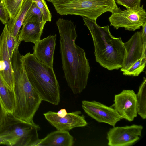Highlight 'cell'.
<instances>
[{"instance_id":"6da1fadb","label":"cell","mask_w":146,"mask_h":146,"mask_svg":"<svg viewBox=\"0 0 146 146\" xmlns=\"http://www.w3.org/2000/svg\"><path fill=\"white\" fill-rule=\"evenodd\" d=\"M60 36V50L64 78L74 94L86 88L90 68L84 50L75 43L76 27L71 20L60 18L56 21Z\"/></svg>"},{"instance_id":"7a4b0ae2","label":"cell","mask_w":146,"mask_h":146,"mask_svg":"<svg viewBox=\"0 0 146 146\" xmlns=\"http://www.w3.org/2000/svg\"><path fill=\"white\" fill-rule=\"evenodd\" d=\"M19 48L11 59L13 70L15 105L13 114L27 123L34 124L33 117L42 101L29 82L23 68Z\"/></svg>"},{"instance_id":"3957f363","label":"cell","mask_w":146,"mask_h":146,"mask_svg":"<svg viewBox=\"0 0 146 146\" xmlns=\"http://www.w3.org/2000/svg\"><path fill=\"white\" fill-rule=\"evenodd\" d=\"M83 19L92 37L96 61L108 70L121 68L125 53L121 38L113 36L108 25L101 27L97 24L96 20L84 17Z\"/></svg>"},{"instance_id":"277c9868","label":"cell","mask_w":146,"mask_h":146,"mask_svg":"<svg viewBox=\"0 0 146 146\" xmlns=\"http://www.w3.org/2000/svg\"><path fill=\"white\" fill-rule=\"evenodd\" d=\"M21 60L29 82L42 100L58 105L60 86L53 68L40 62L30 52L22 56Z\"/></svg>"},{"instance_id":"5b68a950","label":"cell","mask_w":146,"mask_h":146,"mask_svg":"<svg viewBox=\"0 0 146 146\" xmlns=\"http://www.w3.org/2000/svg\"><path fill=\"white\" fill-rule=\"evenodd\" d=\"M52 3L61 15H77L95 20L104 13H112L119 8L115 0H56Z\"/></svg>"},{"instance_id":"8992f818","label":"cell","mask_w":146,"mask_h":146,"mask_svg":"<svg viewBox=\"0 0 146 146\" xmlns=\"http://www.w3.org/2000/svg\"><path fill=\"white\" fill-rule=\"evenodd\" d=\"M39 126L24 121L7 113L0 127V133L5 135L10 146H37L39 141L38 131Z\"/></svg>"},{"instance_id":"52a82bcc","label":"cell","mask_w":146,"mask_h":146,"mask_svg":"<svg viewBox=\"0 0 146 146\" xmlns=\"http://www.w3.org/2000/svg\"><path fill=\"white\" fill-rule=\"evenodd\" d=\"M110 25L116 29L121 27L135 31L142 26L146 21V13L143 5L135 9L122 10L119 8L112 13L109 18Z\"/></svg>"},{"instance_id":"ba28073f","label":"cell","mask_w":146,"mask_h":146,"mask_svg":"<svg viewBox=\"0 0 146 146\" xmlns=\"http://www.w3.org/2000/svg\"><path fill=\"white\" fill-rule=\"evenodd\" d=\"M143 127L133 124L124 127H113L107 133L106 138L110 146H129L138 140Z\"/></svg>"},{"instance_id":"9c48e42d","label":"cell","mask_w":146,"mask_h":146,"mask_svg":"<svg viewBox=\"0 0 146 146\" xmlns=\"http://www.w3.org/2000/svg\"><path fill=\"white\" fill-rule=\"evenodd\" d=\"M82 107L89 116L99 123L113 127L122 119L115 109L96 101H82Z\"/></svg>"},{"instance_id":"30bf717a","label":"cell","mask_w":146,"mask_h":146,"mask_svg":"<svg viewBox=\"0 0 146 146\" xmlns=\"http://www.w3.org/2000/svg\"><path fill=\"white\" fill-rule=\"evenodd\" d=\"M111 106L122 119L133 121L137 116L136 94L133 90H123L115 95Z\"/></svg>"},{"instance_id":"8fae6325","label":"cell","mask_w":146,"mask_h":146,"mask_svg":"<svg viewBox=\"0 0 146 146\" xmlns=\"http://www.w3.org/2000/svg\"><path fill=\"white\" fill-rule=\"evenodd\" d=\"M80 111L70 113L62 117L58 116L56 112L49 111L43 114L46 119L57 130L68 131L77 127L86 126L88 123Z\"/></svg>"},{"instance_id":"7c38bea8","label":"cell","mask_w":146,"mask_h":146,"mask_svg":"<svg viewBox=\"0 0 146 146\" xmlns=\"http://www.w3.org/2000/svg\"><path fill=\"white\" fill-rule=\"evenodd\" d=\"M7 24L0 36V76L7 88L13 91V70L6 43Z\"/></svg>"},{"instance_id":"4fadbf2b","label":"cell","mask_w":146,"mask_h":146,"mask_svg":"<svg viewBox=\"0 0 146 146\" xmlns=\"http://www.w3.org/2000/svg\"><path fill=\"white\" fill-rule=\"evenodd\" d=\"M56 35H50L40 40L33 47V55L38 61L53 68Z\"/></svg>"},{"instance_id":"5bb4252c","label":"cell","mask_w":146,"mask_h":146,"mask_svg":"<svg viewBox=\"0 0 146 146\" xmlns=\"http://www.w3.org/2000/svg\"><path fill=\"white\" fill-rule=\"evenodd\" d=\"M125 53L121 71L129 68L141 57L143 45L141 32H135L126 42H124Z\"/></svg>"},{"instance_id":"9a60e30c","label":"cell","mask_w":146,"mask_h":146,"mask_svg":"<svg viewBox=\"0 0 146 146\" xmlns=\"http://www.w3.org/2000/svg\"><path fill=\"white\" fill-rule=\"evenodd\" d=\"M74 142L73 137L69 131L57 130L40 139L37 146H72Z\"/></svg>"},{"instance_id":"2e32d148","label":"cell","mask_w":146,"mask_h":146,"mask_svg":"<svg viewBox=\"0 0 146 146\" xmlns=\"http://www.w3.org/2000/svg\"><path fill=\"white\" fill-rule=\"evenodd\" d=\"M44 27L36 21H29L23 24L19 34L21 42H31L34 44L40 39Z\"/></svg>"},{"instance_id":"e0dca14e","label":"cell","mask_w":146,"mask_h":146,"mask_svg":"<svg viewBox=\"0 0 146 146\" xmlns=\"http://www.w3.org/2000/svg\"><path fill=\"white\" fill-rule=\"evenodd\" d=\"M32 0H23L20 9L14 18L9 19L7 24L9 33L16 38H18L19 32L29 9L31 6Z\"/></svg>"},{"instance_id":"ac0fdd59","label":"cell","mask_w":146,"mask_h":146,"mask_svg":"<svg viewBox=\"0 0 146 146\" xmlns=\"http://www.w3.org/2000/svg\"><path fill=\"white\" fill-rule=\"evenodd\" d=\"M0 97L7 112L13 114L15 105L14 93L7 88L0 76Z\"/></svg>"},{"instance_id":"d6986e66","label":"cell","mask_w":146,"mask_h":146,"mask_svg":"<svg viewBox=\"0 0 146 146\" xmlns=\"http://www.w3.org/2000/svg\"><path fill=\"white\" fill-rule=\"evenodd\" d=\"M146 78L144 77L136 94L137 114L144 119L146 118Z\"/></svg>"},{"instance_id":"ffe728a7","label":"cell","mask_w":146,"mask_h":146,"mask_svg":"<svg viewBox=\"0 0 146 146\" xmlns=\"http://www.w3.org/2000/svg\"><path fill=\"white\" fill-rule=\"evenodd\" d=\"M29 21H37L43 27L45 24L41 11L33 2L26 13L23 24Z\"/></svg>"},{"instance_id":"44dd1931","label":"cell","mask_w":146,"mask_h":146,"mask_svg":"<svg viewBox=\"0 0 146 146\" xmlns=\"http://www.w3.org/2000/svg\"><path fill=\"white\" fill-rule=\"evenodd\" d=\"M146 58H141L134 63L127 69L123 72V74L126 76H138L145 69Z\"/></svg>"},{"instance_id":"7402d4cb","label":"cell","mask_w":146,"mask_h":146,"mask_svg":"<svg viewBox=\"0 0 146 146\" xmlns=\"http://www.w3.org/2000/svg\"><path fill=\"white\" fill-rule=\"evenodd\" d=\"M23 0H3V3L9 17H15L19 12Z\"/></svg>"},{"instance_id":"603a6c76","label":"cell","mask_w":146,"mask_h":146,"mask_svg":"<svg viewBox=\"0 0 146 146\" xmlns=\"http://www.w3.org/2000/svg\"><path fill=\"white\" fill-rule=\"evenodd\" d=\"M7 45L10 59L12 58L13 52L15 48L19 46L21 42L18 38H16L8 31L7 29L6 32Z\"/></svg>"},{"instance_id":"cb8c5ba5","label":"cell","mask_w":146,"mask_h":146,"mask_svg":"<svg viewBox=\"0 0 146 146\" xmlns=\"http://www.w3.org/2000/svg\"><path fill=\"white\" fill-rule=\"evenodd\" d=\"M40 9L42 14L44 22H50L52 15L44 0H32Z\"/></svg>"},{"instance_id":"d4e9b609","label":"cell","mask_w":146,"mask_h":146,"mask_svg":"<svg viewBox=\"0 0 146 146\" xmlns=\"http://www.w3.org/2000/svg\"><path fill=\"white\" fill-rule=\"evenodd\" d=\"M115 1L118 4L124 6L127 9H135L139 7L141 1V0H115Z\"/></svg>"},{"instance_id":"484cf974","label":"cell","mask_w":146,"mask_h":146,"mask_svg":"<svg viewBox=\"0 0 146 146\" xmlns=\"http://www.w3.org/2000/svg\"><path fill=\"white\" fill-rule=\"evenodd\" d=\"M9 17L3 2L0 0V21L4 25L8 22Z\"/></svg>"},{"instance_id":"4316f807","label":"cell","mask_w":146,"mask_h":146,"mask_svg":"<svg viewBox=\"0 0 146 146\" xmlns=\"http://www.w3.org/2000/svg\"><path fill=\"white\" fill-rule=\"evenodd\" d=\"M7 112L5 110L0 97V127L4 122Z\"/></svg>"},{"instance_id":"83f0119b","label":"cell","mask_w":146,"mask_h":146,"mask_svg":"<svg viewBox=\"0 0 146 146\" xmlns=\"http://www.w3.org/2000/svg\"><path fill=\"white\" fill-rule=\"evenodd\" d=\"M141 32V37L143 43H146V21L143 25Z\"/></svg>"},{"instance_id":"f1b7e54d","label":"cell","mask_w":146,"mask_h":146,"mask_svg":"<svg viewBox=\"0 0 146 146\" xmlns=\"http://www.w3.org/2000/svg\"><path fill=\"white\" fill-rule=\"evenodd\" d=\"M1 144L10 146V143L7 141L5 135L0 133V145Z\"/></svg>"},{"instance_id":"f546056e","label":"cell","mask_w":146,"mask_h":146,"mask_svg":"<svg viewBox=\"0 0 146 146\" xmlns=\"http://www.w3.org/2000/svg\"><path fill=\"white\" fill-rule=\"evenodd\" d=\"M56 113L58 116L62 117L66 116L68 113L65 109H63L59 110Z\"/></svg>"},{"instance_id":"4dcf8cb0","label":"cell","mask_w":146,"mask_h":146,"mask_svg":"<svg viewBox=\"0 0 146 146\" xmlns=\"http://www.w3.org/2000/svg\"><path fill=\"white\" fill-rule=\"evenodd\" d=\"M48 1L52 3L54 1L56 0H47Z\"/></svg>"},{"instance_id":"1f68e13d","label":"cell","mask_w":146,"mask_h":146,"mask_svg":"<svg viewBox=\"0 0 146 146\" xmlns=\"http://www.w3.org/2000/svg\"><path fill=\"white\" fill-rule=\"evenodd\" d=\"M3 2V0H1Z\"/></svg>"}]
</instances>
